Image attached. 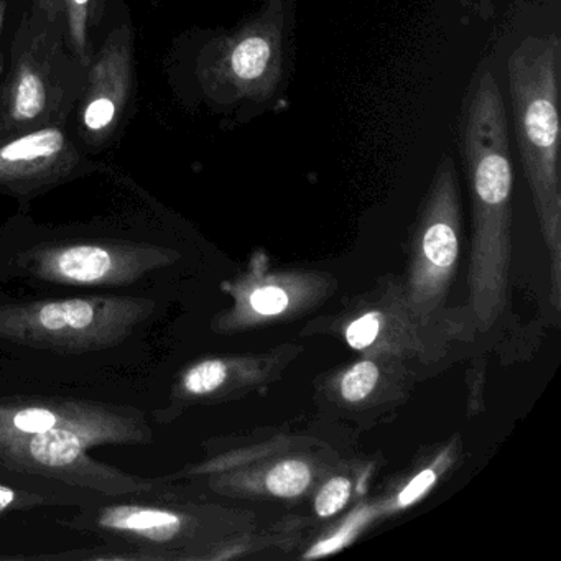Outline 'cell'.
<instances>
[{
  "label": "cell",
  "instance_id": "obj_1",
  "mask_svg": "<svg viewBox=\"0 0 561 561\" xmlns=\"http://www.w3.org/2000/svg\"><path fill=\"white\" fill-rule=\"evenodd\" d=\"M153 433L129 407L75 399H0V478L140 497L156 488L90 455L96 446L147 445Z\"/></svg>",
  "mask_w": 561,
  "mask_h": 561
},
{
  "label": "cell",
  "instance_id": "obj_2",
  "mask_svg": "<svg viewBox=\"0 0 561 561\" xmlns=\"http://www.w3.org/2000/svg\"><path fill=\"white\" fill-rule=\"evenodd\" d=\"M459 152L472 199L471 308L489 330L507 301L512 173L507 113L491 71H481L459 114Z\"/></svg>",
  "mask_w": 561,
  "mask_h": 561
},
{
  "label": "cell",
  "instance_id": "obj_3",
  "mask_svg": "<svg viewBox=\"0 0 561 561\" xmlns=\"http://www.w3.org/2000/svg\"><path fill=\"white\" fill-rule=\"evenodd\" d=\"M561 42L558 35L528 37L508 58V91L515 139L535 208L548 244L560 242V94Z\"/></svg>",
  "mask_w": 561,
  "mask_h": 561
},
{
  "label": "cell",
  "instance_id": "obj_4",
  "mask_svg": "<svg viewBox=\"0 0 561 561\" xmlns=\"http://www.w3.org/2000/svg\"><path fill=\"white\" fill-rule=\"evenodd\" d=\"M152 314L153 301L114 295L0 305V341L65 353L110 350Z\"/></svg>",
  "mask_w": 561,
  "mask_h": 561
},
{
  "label": "cell",
  "instance_id": "obj_5",
  "mask_svg": "<svg viewBox=\"0 0 561 561\" xmlns=\"http://www.w3.org/2000/svg\"><path fill=\"white\" fill-rule=\"evenodd\" d=\"M287 8L285 0H265L254 18L218 41L205 65L213 93L232 103H264L274 96L285 73Z\"/></svg>",
  "mask_w": 561,
  "mask_h": 561
},
{
  "label": "cell",
  "instance_id": "obj_6",
  "mask_svg": "<svg viewBox=\"0 0 561 561\" xmlns=\"http://www.w3.org/2000/svg\"><path fill=\"white\" fill-rule=\"evenodd\" d=\"M176 254L126 241L64 242L22 252L18 264L31 277L67 287H127L175 262Z\"/></svg>",
  "mask_w": 561,
  "mask_h": 561
},
{
  "label": "cell",
  "instance_id": "obj_7",
  "mask_svg": "<svg viewBox=\"0 0 561 561\" xmlns=\"http://www.w3.org/2000/svg\"><path fill=\"white\" fill-rule=\"evenodd\" d=\"M409 307L425 318L446 300L459 257V188L451 157H443L416 226Z\"/></svg>",
  "mask_w": 561,
  "mask_h": 561
},
{
  "label": "cell",
  "instance_id": "obj_8",
  "mask_svg": "<svg viewBox=\"0 0 561 561\" xmlns=\"http://www.w3.org/2000/svg\"><path fill=\"white\" fill-rule=\"evenodd\" d=\"M67 147L57 129L37 130L12 140L0 149V182L27 180L47 172L57 163Z\"/></svg>",
  "mask_w": 561,
  "mask_h": 561
},
{
  "label": "cell",
  "instance_id": "obj_9",
  "mask_svg": "<svg viewBox=\"0 0 561 561\" xmlns=\"http://www.w3.org/2000/svg\"><path fill=\"white\" fill-rule=\"evenodd\" d=\"M114 50L107 57L101 58L96 68V80L91 84L90 96L84 104L83 124L88 133L101 134L110 130L116 123L119 106H123L124 88L123 83H113L117 73L113 70Z\"/></svg>",
  "mask_w": 561,
  "mask_h": 561
},
{
  "label": "cell",
  "instance_id": "obj_10",
  "mask_svg": "<svg viewBox=\"0 0 561 561\" xmlns=\"http://www.w3.org/2000/svg\"><path fill=\"white\" fill-rule=\"evenodd\" d=\"M229 379V366L221 359H206L188 367L180 377L173 399L190 400L213 396L226 386Z\"/></svg>",
  "mask_w": 561,
  "mask_h": 561
},
{
  "label": "cell",
  "instance_id": "obj_11",
  "mask_svg": "<svg viewBox=\"0 0 561 561\" xmlns=\"http://www.w3.org/2000/svg\"><path fill=\"white\" fill-rule=\"evenodd\" d=\"M47 106V90L41 75L22 68L11 93V114L15 121H34Z\"/></svg>",
  "mask_w": 561,
  "mask_h": 561
},
{
  "label": "cell",
  "instance_id": "obj_12",
  "mask_svg": "<svg viewBox=\"0 0 561 561\" xmlns=\"http://www.w3.org/2000/svg\"><path fill=\"white\" fill-rule=\"evenodd\" d=\"M311 482V471L307 462L290 459L278 462L268 471L265 488L277 497H297L307 491Z\"/></svg>",
  "mask_w": 561,
  "mask_h": 561
},
{
  "label": "cell",
  "instance_id": "obj_13",
  "mask_svg": "<svg viewBox=\"0 0 561 561\" xmlns=\"http://www.w3.org/2000/svg\"><path fill=\"white\" fill-rule=\"evenodd\" d=\"M379 377V367L373 360H360L354 364L341 379V397L350 403L363 402L376 389Z\"/></svg>",
  "mask_w": 561,
  "mask_h": 561
},
{
  "label": "cell",
  "instance_id": "obj_14",
  "mask_svg": "<svg viewBox=\"0 0 561 561\" xmlns=\"http://www.w3.org/2000/svg\"><path fill=\"white\" fill-rule=\"evenodd\" d=\"M351 497V481L347 478H333L320 489L314 499V511L320 517H333L343 511Z\"/></svg>",
  "mask_w": 561,
  "mask_h": 561
},
{
  "label": "cell",
  "instance_id": "obj_15",
  "mask_svg": "<svg viewBox=\"0 0 561 561\" xmlns=\"http://www.w3.org/2000/svg\"><path fill=\"white\" fill-rule=\"evenodd\" d=\"M380 327H382L380 314L377 311H369L351 321L350 327L346 328V343L356 351L367 350L376 343Z\"/></svg>",
  "mask_w": 561,
  "mask_h": 561
},
{
  "label": "cell",
  "instance_id": "obj_16",
  "mask_svg": "<svg viewBox=\"0 0 561 561\" xmlns=\"http://www.w3.org/2000/svg\"><path fill=\"white\" fill-rule=\"evenodd\" d=\"M288 304H290V297L277 285H264L249 295V307L261 317L280 314L282 311L287 310Z\"/></svg>",
  "mask_w": 561,
  "mask_h": 561
},
{
  "label": "cell",
  "instance_id": "obj_17",
  "mask_svg": "<svg viewBox=\"0 0 561 561\" xmlns=\"http://www.w3.org/2000/svg\"><path fill=\"white\" fill-rule=\"evenodd\" d=\"M68 14V28L75 47L84 57L87 47L88 19H90L91 0H61Z\"/></svg>",
  "mask_w": 561,
  "mask_h": 561
},
{
  "label": "cell",
  "instance_id": "obj_18",
  "mask_svg": "<svg viewBox=\"0 0 561 561\" xmlns=\"http://www.w3.org/2000/svg\"><path fill=\"white\" fill-rule=\"evenodd\" d=\"M44 504H47V501L41 492L12 488V485L0 482V514L11 511H31V508Z\"/></svg>",
  "mask_w": 561,
  "mask_h": 561
},
{
  "label": "cell",
  "instance_id": "obj_19",
  "mask_svg": "<svg viewBox=\"0 0 561 561\" xmlns=\"http://www.w3.org/2000/svg\"><path fill=\"white\" fill-rule=\"evenodd\" d=\"M435 479L436 474L432 469H425V471L420 472V474L400 492L399 507H407V505L413 504L416 499L422 497V495L432 488Z\"/></svg>",
  "mask_w": 561,
  "mask_h": 561
},
{
  "label": "cell",
  "instance_id": "obj_20",
  "mask_svg": "<svg viewBox=\"0 0 561 561\" xmlns=\"http://www.w3.org/2000/svg\"><path fill=\"white\" fill-rule=\"evenodd\" d=\"M5 2L0 0V28H2V22H4Z\"/></svg>",
  "mask_w": 561,
  "mask_h": 561
}]
</instances>
